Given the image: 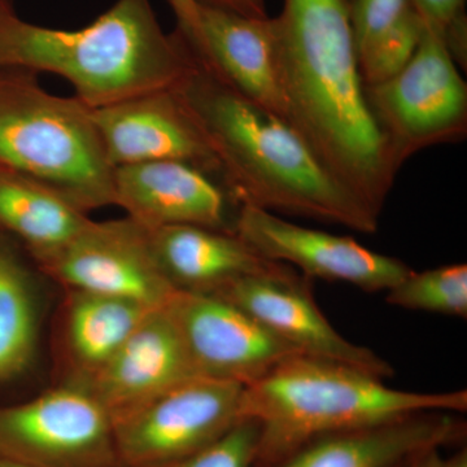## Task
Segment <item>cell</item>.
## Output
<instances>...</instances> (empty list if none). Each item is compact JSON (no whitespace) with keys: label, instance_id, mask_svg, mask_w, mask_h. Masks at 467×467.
<instances>
[{"label":"cell","instance_id":"cell-1","mask_svg":"<svg viewBox=\"0 0 467 467\" xmlns=\"http://www.w3.org/2000/svg\"><path fill=\"white\" fill-rule=\"evenodd\" d=\"M270 27L285 121L380 217L399 169L368 103L349 0H284Z\"/></svg>","mask_w":467,"mask_h":467},{"label":"cell","instance_id":"cell-2","mask_svg":"<svg viewBox=\"0 0 467 467\" xmlns=\"http://www.w3.org/2000/svg\"><path fill=\"white\" fill-rule=\"evenodd\" d=\"M174 90L238 207L377 232L379 217L325 171L282 117L245 99L196 63Z\"/></svg>","mask_w":467,"mask_h":467},{"label":"cell","instance_id":"cell-3","mask_svg":"<svg viewBox=\"0 0 467 467\" xmlns=\"http://www.w3.org/2000/svg\"><path fill=\"white\" fill-rule=\"evenodd\" d=\"M193 67L186 43L164 32L150 0H117L77 30L36 26L14 7L0 9V67L63 77L90 109L174 88Z\"/></svg>","mask_w":467,"mask_h":467},{"label":"cell","instance_id":"cell-4","mask_svg":"<svg viewBox=\"0 0 467 467\" xmlns=\"http://www.w3.org/2000/svg\"><path fill=\"white\" fill-rule=\"evenodd\" d=\"M342 362L296 355L243 389L242 420L260 427L254 465L275 466L308 442L425 411L461 414L465 389L411 392Z\"/></svg>","mask_w":467,"mask_h":467},{"label":"cell","instance_id":"cell-5","mask_svg":"<svg viewBox=\"0 0 467 467\" xmlns=\"http://www.w3.org/2000/svg\"><path fill=\"white\" fill-rule=\"evenodd\" d=\"M0 165L85 213L115 205V168L91 109L77 98L46 91L29 70L0 67Z\"/></svg>","mask_w":467,"mask_h":467},{"label":"cell","instance_id":"cell-6","mask_svg":"<svg viewBox=\"0 0 467 467\" xmlns=\"http://www.w3.org/2000/svg\"><path fill=\"white\" fill-rule=\"evenodd\" d=\"M365 90L399 171L418 150L466 137L467 86L447 43L426 27L407 66Z\"/></svg>","mask_w":467,"mask_h":467},{"label":"cell","instance_id":"cell-7","mask_svg":"<svg viewBox=\"0 0 467 467\" xmlns=\"http://www.w3.org/2000/svg\"><path fill=\"white\" fill-rule=\"evenodd\" d=\"M0 457L29 467H121L112 417L77 382L0 405Z\"/></svg>","mask_w":467,"mask_h":467},{"label":"cell","instance_id":"cell-8","mask_svg":"<svg viewBox=\"0 0 467 467\" xmlns=\"http://www.w3.org/2000/svg\"><path fill=\"white\" fill-rule=\"evenodd\" d=\"M241 384L192 377L119 418L121 467H153L202 450L241 422Z\"/></svg>","mask_w":467,"mask_h":467},{"label":"cell","instance_id":"cell-9","mask_svg":"<svg viewBox=\"0 0 467 467\" xmlns=\"http://www.w3.org/2000/svg\"><path fill=\"white\" fill-rule=\"evenodd\" d=\"M63 290L94 292L162 308L175 291L150 251L149 229L126 216L91 223L72 241L33 259Z\"/></svg>","mask_w":467,"mask_h":467},{"label":"cell","instance_id":"cell-10","mask_svg":"<svg viewBox=\"0 0 467 467\" xmlns=\"http://www.w3.org/2000/svg\"><path fill=\"white\" fill-rule=\"evenodd\" d=\"M165 309L195 376L245 387L300 355L244 310L214 295L177 291Z\"/></svg>","mask_w":467,"mask_h":467},{"label":"cell","instance_id":"cell-11","mask_svg":"<svg viewBox=\"0 0 467 467\" xmlns=\"http://www.w3.org/2000/svg\"><path fill=\"white\" fill-rule=\"evenodd\" d=\"M233 230L261 256L297 267L306 278L387 292L411 272L401 260L368 250L348 236L296 225L251 205H239Z\"/></svg>","mask_w":467,"mask_h":467},{"label":"cell","instance_id":"cell-12","mask_svg":"<svg viewBox=\"0 0 467 467\" xmlns=\"http://www.w3.org/2000/svg\"><path fill=\"white\" fill-rule=\"evenodd\" d=\"M265 326L300 355L342 362L389 379L391 364L367 347L349 342L325 317L306 276L282 265L266 275L244 276L214 292Z\"/></svg>","mask_w":467,"mask_h":467},{"label":"cell","instance_id":"cell-13","mask_svg":"<svg viewBox=\"0 0 467 467\" xmlns=\"http://www.w3.org/2000/svg\"><path fill=\"white\" fill-rule=\"evenodd\" d=\"M91 113L113 168L149 161H182L220 178L213 152L174 88L91 109Z\"/></svg>","mask_w":467,"mask_h":467},{"label":"cell","instance_id":"cell-14","mask_svg":"<svg viewBox=\"0 0 467 467\" xmlns=\"http://www.w3.org/2000/svg\"><path fill=\"white\" fill-rule=\"evenodd\" d=\"M113 183L115 205L147 229L196 225L234 233L232 195L216 177L187 162L122 165Z\"/></svg>","mask_w":467,"mask_h":467},{"label":"cell","instance_id":"cell-15","mask_svg":"<svg viewBox=\"0 0 467 467\" xmlns=\"http://www.w3.org/2000/svg\"><path fill=\"white\" fill-rule=\"evenodd\" d=\"M193 60L245 99L285 119L270 17L251 18L198 3Z\"/></svg>","mask_w":467,"mask_h":467},{"label":"cell","instance_id":"cell-16","mask_svg":"<svg viewBox=\"0 0 467 467\" xmlns=\"http://www.w3.org/2000/svg\"><path fill=\"white\" fill-rule=\"evenodd\" d=\"M192 377L198 376L193 373L177 327L162 306L143 319L85 386L115 423Z\"/></svg>","mask_w":467,"mask_h":467},{"label":"cell","instance_id":"cell-17","mask_svg":"<svg viewBox=\"0 0 467 467\" xmlns=\"http://www.w3.org/2000/svg\"><path fill=\"white\" fill-rule=\"evenodd\" d=\"M451 411H425L322 436L273 467H395L453 441L462 425Z\"/></svg>","mask_w":467,"mask_h":467},{"label":"cell","instance_id":"cell-18","mask_svg":"<svg viewBox=\"0 0 467 467\" xmlns=\"http://www.w3.org/2000/svg\"><path fill=\"white\" fill-rule=\"evenodd\" d=\"M149 238L160 272L175 291L214 294L244 276L284 265L261 256L232 232L171 225L149 229Z\"/></svg>","mask_w":467,"mask_h":467},{"label":"cell","instance_id":"cell-19","mask_svg":"<svg viewBox=\"0 0 467 467\" xmlns=\"http://www.w3.org/2000/svg\"><path fill=\"white\" fill-rule=\"evenodd\" d=\"M64 291L55 333L57 382H90L143 319L159 309L110 295Z\"/></svg>","mask_w":467,"mask_h":467},{"label":"cell","instance_id":"cell-20","mask_svg":"<svg viewBox=\"0 0 467 467\" xmlns=\"http://www.w3.org/2000/svg\"><path fill=\"white\" fill-rule=\"evenodd\" d=\"M46 281L23 244L0 232V389L20 382L38 361Z\"/></svg>","mask_w":467,"mask_h":467},{"label":"cell","instance_id":"cell-21","mask_svg":"<svg viewBox=\"0 0 467 467\" xmlns=\"http://www.w3.org/2000/svg\"><path fill=\"white\" fill-rule=\"evenodd\" d=\"M90 223L57 192L0 165V232L20 242L32 259L63 247Z\"/></svg>","mask_w":467,"mask_h":467},{"label":"cell","instance_id":"cell-22","mask_svg":"<svg viewBox=\"0 0 467 467\" xmlns=\"http://www.w3.org/2000/svg\"><path fill=\"white\" fill-rule=\"evenodd\" d=\"M386 301L401 309L466 318V264H451L420 273L411 270L386 292Z\"/></svg>","mask_w":467,"mask_h":467},{"label":"cell","instance_id":"cell-23","mask_svg":"<svg viewBox=\"0 0 467 467\" xmlns=\"http://www.w3.org/2000/svg\"><path fill=\"white\" fill-rule=\"evenodd\" d=\"M423 29L422 20L411 8L398 26L362 52L358 57V66L365 88L382 84L398 75L413 57Z\"/></svg>","mask_w":467,"mask_h":467},{"label":"cell","instance_id":"cell-24","mask_svg":"<svg viewBox=\"0 0 467 467\" xmlns=\"http://www.w3.org/2000/svg\"><path fill=\"white\" fill-rule=\"evenodd\" d=\"M259 435L257 422L243 420L202 450L173 462L153 467H252L256 461Z\"/></svg>","mask_w":467,"mask_h":467},{"label":"cell","instance_id":"cell-25","mask_svg":"<svg viewBox=\"0 0 467 467\" xmlns=\"http://www.w3.org/2000/svg\"><path fill=\"white\" fill-rule=\"evenodd\" d=\"M411 0H349L350 24L358 57L411 11Z\"/></svg>","mask_w":467,"mask_h":467},{"label":"cell","instance_id":"cell-26","mask_svg":"<svg viewBox=\"0 0 467 467\" xmlns=\"http://www.w3.org/2000/svg\"><path fill=\"white\" fill-rule=\"evenodd\" d=\"M466 0H411L426 29L444 39L454 61H466Z\"/></svg>","mask_w":467,"mask_h":467},{"label":"cell","instance_id":"cell-27","mask_svg":"<svg viewBox=\"0 0 467 467\" xmlns=\"http://www.w3.org/2000/svg\"><path fill=\"white\" fill-rule=\"evenodd\" d=\"M177 18V29L184 43L192 45L198 27V2L196 0H168ZM189 46V45H187Z\"/></svg>","mask_w":467,"mask_h":467},{"label":"cell","instance_id":"cell-28","mask_svg":"<svg viewBox=\"0 0 467 467\" xmlns=\"http://www.w3.org/2000/svg\"><path fill=\"white\" fill-rule=\"evenodd\" d=\"M202 5L227 9L242 16L251 18H266L267 12L264 0H196Z\"/></svg>","mask_w":467,"mask_h":467},{"label":"cell","instance_id":"cell-29","mask_svg":"<svg viewBox=\"0 0 467 467\" xmlns=\"http://www.w3.org/2000/svg\"><path fill=\"white\" fill-rule=\"evenodd\" d=\"M413 460L410 467H444V460L439 456L438 450L423 451Z\"/></svg>","mask_w":467,"mask_h":467},{"label":"cell","instance_id":"cell-30","mask_svg":"<svg viewBox=\"0 0 467 467\" xmlns=\"http://www.w3.org/2000/svg\"><path fill=\"white\" fill-rule=\"evenodd\" d=\"M444 467H467L466 453H460L450 461H444Z\"/></svg>","mask_w":467,"mask_h":467},{"label":"cell","instance_id":"cell-31","mask_svg":"<svg viewBox=\"0 0 467 467\" xmlns=\"http://www.w3.org/2000/svg\"><path fill=\"white\" fill-rule=\"evenodd\" d=\"M0 467H29V466L23 465V463L16 462V461L2 459V457H0Z\"/></svg>","mask_w":467,"mask_h":467},{"label":"cell","instance_id":"cell-32","mask_svg":"<svg viewBox=\"0 0 467 467\" xmlns=\"http://www.w3.org/2000/svg\"><path fill=\"white\" fill-rule=\"evenodd\" d=\"M11 7H14V3H12V0H0V9Z\"/></svg>","mask_w":467,"mask_h":467}]
</instances>
